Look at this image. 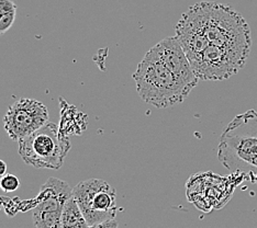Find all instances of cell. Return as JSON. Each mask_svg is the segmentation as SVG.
Segmentation results:
<instances>
[{"label":"cell","instance_id":"6da1fadb","mask_svg":"<svg viewBox=\"0 0 257 228\" xmlns=\"http://www.w3.org/2000/svg\"><path fill=\"white\" fill-rule=\"evenodd\" d=\"M182 18L197 28L211 45L249 56L250 29L243 16L230 6L199 2L191 6Z\"/></svg>","mask_w":257,"mask_h":228},{"label":"cell","instance_id":"7a4b0ae2","mask_svg":"<svg viewBox=\"0 0 257 228\" xmlns=\"http://www.w3.org/2000/svg\"><path fill=\"white\" fill-rule=\"evenodd\" d=\"M133 79L139 97L157 109L182 103L195 88L174 74L152 49L139 63Z\"/></svg>","mask_w":257,"mask_h":228},{"label":"cell","instance_id":"3957f363","mask_svg":"<svg viewBox=\"0 0 257 228\" xmlns=\"http://www.w3.org/2000/svg\"><path fill=\"white\" fill-rule=\"evenodd\" d=\"M218 157L227 170L257 168V111L236 115L220 136Z\"/></svg>","mask_w":257,"mask_h":228},{"label":"cell","instance_id":"277c9868","mask_svg":"<svg viewBox=\"0 0 257 228\" xmlns=\"http://www.w3.org/2000/svg\"><path fill=\"white\" fill-rule=\"evenodd\" d=\"M71 149L69 138L53 122H48L19 142V155L36 169H61Z\"/></svg>","mask_w":257,"mask_h":228},{"label":"cell","instance_id":"5b68a950","mask_svg":"<svg viewBox=\"0 0 257 228\" xmlns=\"http://www.w3.org/2000/svg\"><path fill=\"white\" fill-rule=\"evenodd\" d=\"M73 196L89 226L115 218L116 193L107 181L88 179L73 188Z\"/></svg>","mask_w":257,"mask_h":228},{"label":"cell","instance_id":"8992f818","mask_svg":"<svg viewBox=\"0 0 257 228\" xmlns=\"http://www.w3.org/2000/svg\"><path fill=\"white\" fill-rule=\"evenodd\" d=\"M248 56L210 44L201 54L190 61V66L199 80H226L241 70Z\"/></svg>","mask_w":257,"mask_h":228},{"label":"cell","instance_id":"52a82bcc","mask_svg":"<svg viewBox=\"0 0 257 228\" xmlns=\"http://www.w3.org/2000/svg\"><path fill=\"white\" fill-rule=\"evenodd\" d=\"M73 189L67 182L51 177L41 186L33 209L36 228H62V212Z\"/></svg>","mask_w":257,"mask_h":228},{"label":"cell","instance_id":"ba28073f","mask_svg":"<svg viewBox=\"0 0 257 228\" xmlns=\"http://www.w3.org/2000/svg\"><path fill=\"white\" fill-rule=\"evenodd\" d=\"M48 122L49 111L42 102L22 98L10 105L4 118V127L8 136L19 143Z\"/></svg>","mask_w":257,"mask_h":228},{"label":"cell","instance_id":"9c48e42d","mask_svg":"<svg viewBox=\"0 0 257 228\" xmlns=\"http://www.w3.org/2000/svg\"><path fill=\"white\" fill-rule=\"evenodd\" d=\"M152 50L155 52V54L159 56L160 60L174 74H176L179 78H182L186 83L194 87L198 85L199 79L196 77V75L192 72L190 63L176 35L162 40L161 42L154 45Z\"/></svg>","mask_w":257,"mask_h":228},{"label":"cell","instance_id":"30bf717a","mask_svg":"<svg viewBox=\"0 0 257 228\" xmlns=\"http://www.w3.org/2000/svg\"><path fill=\"white\" fill-rule=\"evenodd\" d=\"M62 228H88L85 216L74 196L69 197L62 212Z\"/></svg>","mask_w":257,"mask_h":228},{"label":"cell","instance_id":"8fae6325","mask_svg":"<svg viewBox=\"0 0 257 228\" xmlns=\"http://www.w3.org/2000/svg\"><path fill=\"white\" fill-rule=\"evenodd\" d=\"M17 5L14 0H0V35L8 32L15 23Z\"/></svg>","mask_w":257,"mask_h":228},{"label":"cell","instance_id":"7c38bea8","mask_svg":"<svg viewBox=\"0 0 257 228\" xmlns=\"http://www.w3.org/2000/svg\"><path fill=\"white\" fill-rule=\"evenodd\" d=\"M20 180L17 178V175L7 173L0 179V188L6 193L15 192L19 189Z\"/></svg>","mask_w":257,"mask_h":228},{"label":"cell","instance_id":"4fadbf2b","mask_svg":"<svg viewBox=\"0 0 257 228\" xmlns=\"http://www.w3.org/2000/svg\"><path fill=\"white\" fill-rule=\"evenodd\" d=\"M88 228H118V221H116L115 218H114V219H111V220L103 221V223H100V224L89 226Z\"/></svg>","mask_w":257,"mask_h":228},{"label":"cell","instance_id":"5bb4252c","mask_svg":"<svg viewBox=\"0 0 257 228\" xmlns=\"http://www.w3.org/2000/svg\"><path fill=\"white\" fill-rule=\"evenodd\" d=\"M7 169H8L7 163L0 159V178H3L5 174H7Z\"/></svg>","mask_w":257,"mask_h":228},{"label":"cell","instance_id":"9a60e30c","mask_svg":"<svg viewBox=\"0 0 257 228\" xmlns=\"http://www.w3.org/2000/svg\"><path fill=\"white\" fill-rule=\"evenodd\" d=\"M255 178H256V179H255V181H256V183H257V174H255Z\"/></svg>","mask_w":257,"mask_h":228}]
</instances>
